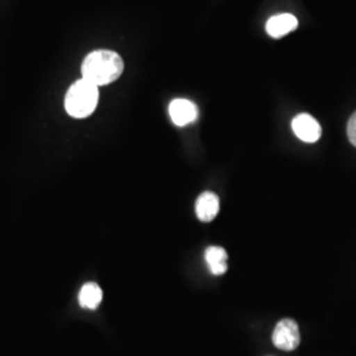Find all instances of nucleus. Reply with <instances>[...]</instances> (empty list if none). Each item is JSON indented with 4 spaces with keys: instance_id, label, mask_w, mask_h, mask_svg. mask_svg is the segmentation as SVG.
<instances>
[{
    "instance_id": "obj_1",
    "label": "nucleus",
    "mask_w": 356,
    "mask_h": 356,
    "mask_svg": "<svg viewBox=\"0 0 356 356\" xmlns=\"http://www.w3.org/2000/svg\"><path fill=\"white\" fill-rule=\"evenodd\" d=\"M124 70V61L114 51H94L89 53L81 66L82 78L95 86H106L115 82Z\"/></svg>"
},
{
    "instance_id": "obj_6",
    "label": "nucleus",
    "mask_w": 356,
    "mask_h": 356,
    "mask_svg": "<svg viewBox=\"0 0 356 356\" xmlns=\"http://www.w3.org/2000/svg\"><path fill=\"white\" fill-rule=\"evenodd\" d=\"M298 26V20L292 13H280L272 16L267 22L266 31L270 38H281Z\"/></svg>"
},
{
    "instance_id": "obj_9",
    "label": "nucleus",
    "mask_w": 356,
    "mask_h": 356,
    "mask_svg": "<svg viewBox=\"0 0 356 356\" xmlns=\"http://www.w3.org/2000/svg\"><path fill=\"white\" fill-rule=\"evenodd\" d=\"M103 292L102 289L99 288L98 284L95 282H88L82 286L79 296H78V301L79 305L85 309H90L94 310L97 309L99 304L102 302Z\"/></svg>"
},
{
    "instance_id": "obj_4",
    "label": "nucleus",
    "mask_w": 356,
    "mask_h": 356,
    "mask_svg": "<svg viewBox=\"0 0 356 356\" xmlns=\"http://www.w3.org/2000/svg\"><path fill=\"white\" fill-rule=\"evenodd\" d=\"M294 135L305 143H316L322 135V128L318 122L309 114L297 115L292 122Z\"/></svg>"
},
{
    "instance_id": "obj_7",
    "label": "nucleus",
    "mask_w": 356,
    "mask_h": 356,
    "mask_svg": "<svg viewBox=\"0 0 356 356\" xmlns=\"http://www.w3.org/2000/svg\"><path fill=\"white\" fill-rule=\"evenodd\" d=\"M219 198L213 191L202 193L195 202V214L201 222H211L219 213Z\"/></svg>"
},
{
    "instance_id": "obj_2",
    "label": "nucleus",
    "mask_w": 356,
    "mask_h": 356,
    "mask_svg": "<svg viewBox=\"0 0 356 356\" xmlns=\"http://www.w3.org/2000/svg\"><path fill=\"white\" fill-rule=\"evenodd\" d=\"M98 101V86L81 78L67 90L65 97V110L72 118L85 119L95 111Z\"/></svg>"
},
{
    "instance_id": "obj_10",
    "label": "nucleus",
    "mask_w": 356,
    "mask_h": 356,
    "mask_svg": "<svg viewBox=\"0 0 356 356\" xmlns=\"http://www.w3.org/2000/svg\"><path fill=\"white\" fill-rule=\"evenodd\" d=\"M347 136L350 143L356 147V111L351 115L348 124H347Z\"/></svg>"
},
{
    "instance_id": "obj_8",
    "label": "nucleus",
    "mask_w": 356,
    "mask_h": 356,
    "mask_svg": "<svg viewBox=\"0 0 356 356\" xmlns=\"http://www.w3.org/2000/svg\"><path fill=\"white\" fill-rule=\"evenodd\" d=\"M227 252L222 247L211 245L204 251V260L210 268L211 273L220 276L227 272Z\"/></svg>"
},
{
    "instance_id": "obj_5",
    "label": "nucleus",
    "mask_w": 356,
    "mask_h": 356,
    "mask_svg": "<svg viewBox=\"0 0 356 356\" xmlns=\"http://www.w3.org/2000/svg\"><path fill=\"white\" fill-rule=\"evenodd\" d=\"M169 115L177 127H185L197 120L198 108L191 101L178 98L169 104Z\"/></svg>"
},
{
    "instance_id": "obj_3",
    "label": "nucleus",
    "mask_w": 356,
    "mask_h": 356,
    "mask_svg": "<svg viewBox=\"0 0 356 356\" xmlns=\"http://www.w3.org/2000/svg\"><path fill=\"white\" fill-rule=\"evenodd\" d=\"M300 330L298 325L291 318L281 319L276 325L272 341L273 344L282 351H293L300 344Z\"/></svg>"
}]
</instances>
